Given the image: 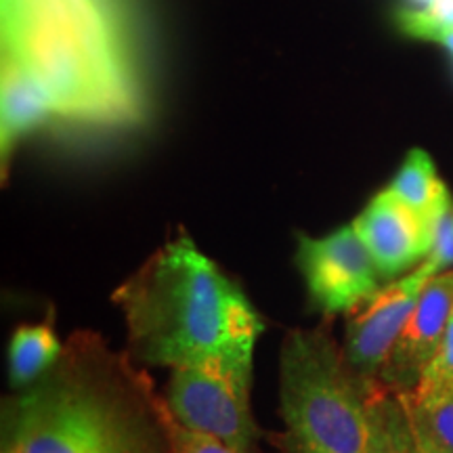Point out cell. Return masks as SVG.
<instances>
[{"mask_svg": "<svg viewBox=\"0 0 453 453\" xmlns=\"http://www.w3.org/2000/svg\"><path fill=\"white\" fill-rule=\"evenodd\" d=\"M3 65L47 95L53 120L124 130L150 111L133 0H0Z\"/></svg>", "mask_w": 453, "mask_h": 453, "instance_id": "obj_1", "label": "cell"}, {"mask_svg": "<svg viewBox=\"0 0 453 453\" xmlns=\"http://www.w3.org/2000/svg\"><path fill=\"white\" fill-rule=\"evenodd\" d=\"M113 300L137 359L170 370L217 355L252 357L265 330L246 294L187 235L157 250Z\"/></svg>", "mask_w": 453, "mask_h": 453, "instance_id": "obj_2", "label": "cell"}, {"mask_svg": "<svg viewBox=\"0 0 453 453\" xmlns=\"http://www.w3.org/2000/svg\"><path fill=\"white\" fill-rule=\"evenodd\" d=\"M283 453H365L367 388L324 330H294L280 353Z\"/></svg>", "mask_w": 453, "mask_h": 453, "instance_id": "obj_3", "label": "cell"}, {"mask_svg": "<svg viewBox=\"0 0 453 453\" xmlns=\"http://www.w3.org/2000/svg\"><path fill=\"white\" fill-rule=\"evenodd\" d=\"M4 453H145L113 396L87 384H50L21 401Z\"/></svg>", "mask_w": 453, "mask_h": 453, "instance_id": "obj_4", "label": "cell"}, {"mask_svg": "<svg viewBox=\"0 0 453 453\" xmlns=\"http://www.w3.org/2000/svg\"><path fill=\"white\" fill-rule=\"evenodd\" d=\"M252 357L217 355L173 367L166 405L180 424L250 453L258 428L250 410Z\"/></svg>", "mask_w": 453, "mask_h": 453, "instance_id": "obj_5", "label": "cell"}, {"mask_svg": "<svg viewBox=\"0 0 453 453\" xmlns=\"http://www.w3.org/2000/svg\"><path fill=\"white\" fill-rule=\"evenodd\" d=\"M296 263L311 303L326 315L350 313L380 290V271L353 225L326 237L298 235Z\"/></svg>", "mask_w": 453, "mask_h": 453, "instance_id": "obj_6", "label": "cell"}, {"mask_svg": "<svg viewBox=\"0 0 453 453\" xmlns=\"http://www.w3.org/2000/svg\"><path fill=\"white\" fill-rule=\"evenodd\" d=\"M430 280L433 277L418 267L413 273L380 288L365 304H361L359 313L350 317L344 357L365 388L378 382L390 350Z\"/></svg>", "mask_w": 453, "mask_h": 453, "instance_id": "obj_7", "label": "cell"}, {"mask_svg": "<svg viewBox=\"0 0 453 453\" xmlns=\"http://www.w3.org/2000/svg\"><path fill=\"white\" fill-rule=\"evenodd\" d=\"M353 226L382 277L401 275L413 265H422L433 250L439 229L396 200L388 189L367 203Z\"/></svg>", "mask_w": 453, "mask_h": 453, "instance_id": "obj_8", "label": "cell"}, {"mask_svg": "<svg viewBox=\"0 0 453 453\" xmlns=\"http://www.w3.org/2000/svg\"><path fill=\"white\" fill-rule=\"evenodd\" d=\"M453 311V271L434 275L426 283L416 309L390 350L378 384L393 393H411L437 355Z\"/></svg>", "mask_w": 453, "mask_h": 453, "instance_id": "obj_9", "label": "cell"}, {"mask_svg": "<svg viewBox=\"0 0 453 453\" xmlns=\"http://www.w3.org/2000/svg\"><path fill=\"white\" fill-rule=\"evenodd\" d=\"M53 120L44 90L27 73L13 65H3V118H0V147L3 162L26 134Z\"/></svg>", "mask_w": 453, "mask_h": 453, "instance_id": "obj_10", "label": "cell"}, {"mask_svg": "<svg viewBox=\"0 0 453 453\" xmlns=\"http://www.w3.org/2000/svg\"><path fill=\"white\" fill-rule=\"evenodd\" d=\"M388 191L413 212L437 226L453 211L449 189L441 180L433 157L422 150H411L407 154Z\"/></svg>", "mask_w": 453, "mask_h": 453, "instance_id": "obj_11", "label": "cell"}, {"mask_svg": "<svg viewBox=\"0 0 453 453\" xmlns=\"http://www.w3.org/2000/svg\"><path fill=\"white\" fill-rule=\"evenodd\" d=\"M365 453H418L403 396L378 382L367 388Z\"/></svg>", "mask_w": 453, "mask_h": 453, "instance_id": "obj_12", "label": "cell"}, {"mask_svg": "<svg viewBox=\"0 0 453 453\" xmlns=\"http://www.w3.org/2000/svg\"><path fill=\"white\" fill-rule=\"evenodd\" d=\"M61 353L59 338L53 330V324L21 326L13 332L9 347V380L15 388H24L36 380L41 373Z\"/></svg>", "mask_w": 453, "mask_h": 453, "instance_id": "obj_13", "label": "cell"}, {"mask_svg": "<svg viewBox=\"0 0 453 453\" xmlns=\"http://www.w3.org/2000/svg\"><path fill=\"white\" fill-rule=\"evenodd\" d=\"M453 393V311L449 324L445 327L443 340H441L437 355L433 357L426 370H424L420 382L411 393H405L413 403H428L439 396Z\"/></svg>", "mask_w": 453, "mask_h": 453, "instance_id": "obj_14", "label": "cell"}, {"mask_svg": "<svg viewBox=\"0 0 453 453\" xmlns=\"http://www.w3.org/2000/svg\"><path fill=\"white\" fill-rule=\"evenodd\" d=\"M154 401V411L157 422L164 428L166 434V443L170 453H240L231 449L229 445H225L223 441L211 437V434L197 433L194 428H187L185 424H180L177 418L173 416V411L168 410L166 401Z\"/></svg>", "mask_w": 453, "mask_h": 453, "instance_id": "obj_15", "label": "cell"}, {"mask_svg": "<svg viewBox=\"0 0 453 453\" xmlns=\"http://www.w3.org/2000/svg\"><path fill=\"white\" fill-rule=\"evenodd\" d=\"M396 24L413 38L433 41L441 30L453 27V0H434L428 7L401 11Z\"/></svg>", "mask_w": 453, "mask_h": 453, "instance_id": "obj_16", "label": "cell"}, {"mask_svg": "<svg viewBox=\"0 0 453 453\" xmlns=\"http://www.w3.org/2000/svg\"><path fill=\"white\" fill-rule=\"evenodd\" d=\"M405 399L410 401L413 411L420 416V420L430 430L434 441L453 453V393L428 401V403H413L407 395Z\"/></svg>", "mask_w": 453, "mask_h": 453, "instance_id": "obj_17", "label": "cell"}, {"mask_svg": "<svg viewBox=\"0 0 453 453\" xmlns=\"http://www.w3.org/2000/svg\"><path fill=\"white\" fill-rule=\"evenodd\" d=\"M420 267L430 277L445 273L453 267V211L441 220L433 250H430L428 258L424 260Z\"/></svg>", "mask_w": 453, "mask_h": 453, "instance_id": "obj_18", "label": "cell"}, {"mask_svg": "<svg viewBox=\"0 0 453 453\" xmlns=\"http://www.w3.org/2000/svg\"><path fill=\"white\" fill-rule=\"evenodd\" d=\"M403 396L405 405H407V413H410V422H411V430H413V437H416V445H418V453H449L445 449L443 445H439L437 441H434L433 434H430V430L424 426V422L420 420V416H418L416 411H413V407L410 405V401Z\"/></svg>", "mask_w": 453, "mask_h": 453, "instance_id": "obj_19", "label": "cell"}, {"mask_svg": "<svg viewBox=\"0 0 453 453\" xmlns=\"http://www.w3.org/2000/svg\"><path fill=\"white\" fill-rule=\"evenodd\" d=\"M433 42L443 44V47H447L453 53V27H449V30H441L437 36L433 38Z\"/></svg>", "mask_w": 453, "mask_h": 453, "instance_id": "obj_20", "label": "cell"}, {"mask_svg": "<svg viewBox=\"0 0 453 453\" xmlns=\"http://www.w3.org/2000/svg\"><path fill=\"white\" fill-rule=\"evenodd\" d=\"M413 3L422 4V7H428V4H430V3H434V0H413Z\"/></svg>", "mask_w": 453, "mask_h": 453, "instance_id": "obj_21", "label": "cell"}]
</instances>
